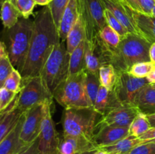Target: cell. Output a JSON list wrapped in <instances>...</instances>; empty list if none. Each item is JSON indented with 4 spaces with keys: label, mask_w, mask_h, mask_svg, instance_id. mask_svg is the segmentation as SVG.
I'll use <instances>...</instances> for the list:
<instances>
[{
    "label": "cell",
    "mask_w": 155,
    "mask_h": 154,
    "mask_svg": "<svg viewBox=\"0 0 155 154\" xmlns=\"http://www.w3.org/2000/svg\"><path fill=\"white\" fill-rule=\"evenodd\" d=\"M155 68V63L151 61L136 63L130 68V72L137 78H146Z\"/></svg>",
    "instance_id": "cell-33"
},
{
    "label": "cell",
    "mask_w": 155,
    "mask_h": 154,
    "mask_svg": "<svg viewBox=\"0 0 155 154\" xmlns=\"http://www.w3.org/2000/svg\"><path fill=\"white\" fill-rule=\"evenodd\" d=\"M102 2L105 8L120 22L129 33L139 35L128 7L124 2L120 0H102Z\"/></svg>",
    "instance_id": "cell-16"
},
{
    "label": "cell",
    "mask_w": 155,
    "mask_h": 154,
    "mask_svg": "<svg viewBox=\"0 0 155 154\" xmlns=\"http://www.w3.org/2000/svg\"><path fill=\"white\" fill-rule=\"evenodd\" d=\"M52 103H48L45 107V116L39 135V149L41 154L58 153V148L61 138L57 132L54 121L52 119L51 105Z\"/></svg>",
    "instance_id": "cell-10"
},
{
    "label": "cell",
    "mask_w": 155,
    "mask_h": 154,
    "mask_svg": "<svg viewBox=\"0 0 155 154\" xmlns=\"http://www.w3.org/2000/svg\"><path fill=\"white\" fill-rule=\"evenodd\" d=\"M110 52L96 38L92 42L86 40L85 48V66L86 70L98 75L99 69L102 66L110 63Z\"/></svg>",
    "instance_id": "cell-12"
},
{
    "label": "cell",
    "mask_w": 155,
    "mask_h": 154,
    "mask_svg": "<svg viewBox=\"0 0 155 154\" xmlns=\"http://www.w3.org/2000/svg\"><path fill=\"white\" fill-rule=\"evenodd\" d=\"M12 2L14 3V4H15V2H16V0H12Z\"/></svg>",
    "instance_id": "cell-49"
},
{
    "label": "cell",
    "mask_w": 155,
    "mask_h": 154,
    "mask_svg": "<svg viewBox=\"0 0 155 154\" xmlns=\"http://www.w3.org/2000/svg\"><path fill=\"white\" fill-rule=\"evenodd\" d=\"M85 78L86 69L68 75L54 91L53 98L64 110L92 108L86 95Z\"/></svg>",
    "instance_id": "cell-5"
},
{
    "label": "cell",
    "mask_w": 155,
    "mask_h": 154,
    "mask_svg": "<svg viewBox=\"0 0 155 154\" xmlns=\"http://www.w3.org/2000/svg\"><path fill=\"white\" fill-rule=\"evenodd\" d=\"M151 128L146 115L139 112L129 127V133L130 135L139 137Z\"/></svg>",
    "instance_id": "cell-30"
},
{
    "label": "cell",
    "mask_w": 155,
    "mask_h": 154,
    "mask_svg": "<svg viewBox=\"0 0 155 154\" xmlns=\"http://www.w3.org/2000/svg\"><path fill=\"white\" fill-rule=\"evenodd\" d=\"M18 154H41L39 149V137L31 143L24 146Z\"/></svg>",
    "instance_id": "cell-40"
},
{
    "label": "cell",
    "mask_w": 155,
    "mask_h": 154,
    "mask_svg": "<svg viewBox=\"0 0 155 154\" xmlns=\"http://www.w3.org/2000/svg\"><path fill=\"white\" fill-rule=\"evenodd\" d=\"M151 44L140 35L129 33L121 39L117 48L110 53V64L119 72H129L136 63L151 61L149 50Z\"/></svg>",
    "instance_id": "cell-2"
},
{
    "label": "cell",
    "mask_w": 155,
    "mask_h": 154,
    "mask_svg": "<svg viewBox=\"0 0 155 154\" xmlns=\"http://www.w3.org/2000/svg\"><path fill=\"white\" fill-rule=\"evenodd\" d=\"M85 85H86V91L89 99L90 105L93 109L95 99L98 95L101 83H100L98 75L89 72L86 70V78H85Z\"/></svg>",
    "instance_id": "cell-29"
},
{
    "label": "cell",
    "mask_w": 155,
    "mask_h": 154,
    "mask_svg": "<svg viewBox=\"0 0 155 154\" xmlns=\"http://www.w3.org/2000/svg\"><path fill=\"white\" fill-rule=\"evenodd\" d=\"M34 2H36V5H39L42 6H46L49 4L50 0H34Z\"/></svg>",
    "instance_id": "cell-46"
},
{
    "label": "cell",
    "mask_w": 155,
    "mask_h": 154,
    "mask_svg": "<svg viewBox=\"0 0 155 154\" xmlns=\"http://www.w3.org/2000/svg\"><path fill=\"white\" fill-rule=\"evenodd\" d=\"M80 15L78 1L69 0L68 5L64 11L58 29V34L61 41H66L68 33L75 24Z\"/></svg>",
    "instance_id": "cell-20"
},
{
    "label": "cell",
    "mask_w": 155,
    "mask_h": 154,
    "mask_svg": "<svg viewBox=\"0 0 155 154\" xmlns=\"http://www.w3.org/2000/svg\"><path fill=\"white\" fill-rule=\"evenodd\" d=\"M152 16L155 17V5L154 7V9H153V11H152Z\"/></svg>",
    "instance_id": "cell-48"
},
{
    "label": "cell",
    "mask_w": 155,
    "mask_h": 154,
    "mask_svg": "<svg viewBox=\"0 0 155 154\" xmlns=\"http://www.w3.org/2000/svg\"><path fill=\"white\" fill-rule=\"evenodd\" d=\"M98 38L110 53L117 48L121 41L120 35L108 25L105 26L99 32Z\"/></svg>",
    "instance_id": "cell-28"
},
{
    "label": "cell",
    "mask_w": 155,
    "mask_h": 154,
    "mask_svg": "<svg viewBox=\"0 0 155 154\" xmlns=\"http://www.w3.org/2000/svg\"><path fill=\"white\" fill-rule=\"evenodd\" d=\"M55 154H58V153H55Z\"/></svg>",
    "instance_id": "cell-52"
},
{
    "label": "cell",
    "mask_w": 155,
    "mask_h": 154,
    "mask_svg": "<svg viewBox=\"0 0 155 154\" xmlns=\"http://www.w3.org/2000/svg\"><path fill=\"white\" fill-rule=\"evenodd\" d=\"M139 138L143 142L155 141V127H151L145 134L141 135Z\"/></svg>",
    "instance_id": "cell-41"
},
{
    "label": "cell",
    "mask_w": 155,
    "mask_h": 154,
    "mask_svg": "<svg viewBox=\"0 0 155 154\" xmlns=\"http://www.w3.org/2000/svg\"><path fill=\"white\" fill-rule=\"evenodd\" d=\"M17 97L18 95L12 104L0 113V143L15 128L24 113L16 107Z\"/></svg>",
    "instance_id": "cell-17"
},
{
    "label": "cell",
    "mask_w": 155,
    "mask_h": 154,
    "mask_svg": "<svg viewBox=\"0 0 155 154\" xmlns=\"http://www.w3.org/2000/svg\"><path fill=\"white\" fill-rule=\"evenodd\" d=\"M128 154H155V141L142 142Z\"/></svg>",
    "instance_id": "cell-39"
},
{
    "label": "cell",
    "mask_w": 155,
    "mask_h": 154,
    "mask_svg": "<svg viewBox=\"0 0 155 154\" xmlns=\"http://www.w3.org/2000/svg\"><path fill=\"white\" fill-rule=\"evenodd\" d=\"M153 85H154V87H155V84H152Z\"/></svg>",
    "instance_id": "cell-50"
},
{
    "label": "cell",
    "mask_w": 155,
    "mask_h": 154,
    "mask_svg": "<svg viewBox=\"0 0 155 154\" xmlns=\"http://www.w3.org/2000/svg\"><path fill=\"white\" fill-rule=\"evenodd\" d=\"M61 42L48 5L36 13L33 20L30 48L21 74L22 80L40 75L41 70L57 44Z\"/></svg>",
    "instance_id": "cell-1"
},
{
    "label": "cell",
    "mask_w": 155,
    "mask_h": 154,
    "mask_svg": "<svg viewBox=\"0 0 155 154\" xmlns=\"http://www.w3.org/2000/svg\"><path fill=\"white\" fill-rule=\"evenodd\" d=\"M128 9L139 35L151 44L155 42V17L136 11L130 7Z\"/></svg>",
    "instance_id": "cell-18"
},
{
    "label": "cell",
    "mask_w": 155,
    "mask_h": 154,
    "mask_svg": "<svg viewBox=\"0 0 155 154\" xmlns=\"http://www.w3.org/2000/svg\"><path fill=\"white\" fill-rule=\"evenodd\" d=\"M8 55L7 48H6V45L5 42L0 41V59L3 58V57H6Z\"/></svg>",
    "instance_id": "cell-42"
},
{
    "label": "cell",
    "mask_w": 155,
    "mask_h": 154,
    "mask_svg": "<svg viewBox=\"0 0 155 154\" xmlns=\"http://www.w3.org/2000/svg\"><path fill=\"white\" fill-rule=\"evenodd\" d=\"M53 96L45 88L40 75L21 82V89L17 97L16 107L25 113L30 109L53 101Z\"/></svg>",
    "instance_id": "cell-7"
},
{
    "label": "cell",
    "mask_w": 155,
    "mask_h": 154,
    "mask_svg": "<svg viewBox=\"0 0 155 154\" xmlns=\"http://www.w3.org/2000/svg\"><path fill=\"white\" fill-rule=\"evenodd\" d=\"M139 113V110L136 107L120 106L113 109L104 116H101L98 125L130 127Z\"/></svg>",
    "instance_id": "cell-13"
},
{
    "label": "cell",
    "mask_w": 155,
    "mask_h": 154,
    "mask_svg": "<svg viewBox=\"0 0 155 154\" xmlns=\"http://www.w3.org/2000/svg\"><path fill=\"white\" fill-rule=\"evenodd\" d=\"M101 116L92 108L64 110L63 135L83 137L92 140Z\"/></svg>",
    "instance_id": "cell-6"
},
{
    "label": "cell",
    "mask_w": 155,
    "mask_h": 154,
    "mask_svg": "<svg viewBox=\"0 0 155 154\" xmlns=\"http://www.w3.org/2000/svg\"><path fill=\"white\" fill-rule=\"evenodd\" d=\"M130 134L129 127L98 125L92 141L97 148L109 146L119 141Z\"/></svg>",
    "instance_id": "cell-14"
},
{
    "label": "cell",
    "mask_w": 155,
    "mask_h": 154,
    "mask_svg": "<svg viewBox=\"0 0 155 154\" xmlns=\"http://www.w3.org/2000/svg\"><path fill=\"white\" fill-rule=\"evenodd\" d=\"M70 54L66 41H61L54 46L40 72L47 90L52 95L69 75Z\"/></svg>",
    "instance_id": "cell-4"
},
{
    "label": "cell",
    "mask_w": 155,
    "mask_h": 154,
    "mask_svg": "<svg viewBox=\"0 0 155 154\" xmlns=\"http://www.w3.org/2000/svg\"><path fill=\"white\" fill-rule=\"evenodd\" d=\"M21 82H22V76H21V72L17 69H14L12 73L6 79L4 88L18 94L21 89Z\"/></svg>",
    "instance_id": "cell-34"
},
{
    "label": "cell",
    "mask_w": 155,
    "mask_h": 154,
    "mask_svg": "<svg viewBox=\"0 0 155 154\" xmlns=\"http://www.w3.org/2000/svg\"><path fill=\"white\" fill-rule=\"evenodd\" d=\"M146 78L150 84H155V68Z\"/></svg>",
    "instance_id": "cell-44"
},
{
    "label": "cell",
    "mask_w": 155,
    "mask_h": 154,
    "mask_svg": "<svg viewBox=\"0 0 155 154\" xmlns=\"http://www.w3.org/2000/svg\"><path fill=\"white\" fill-rule=\"evenodd\" d=\"M84 40H86V28L83 18L80 14L75 24L73 26L67 36L66 45L68 53L71 54Z\"/></svg>",
    "instance_id": "cell-23"
},
{
    "label": "cell",
    "mask_w": 155,
    "mask_h": 154,
    "mask_svg": "<svg viewBox=\"0 0 155 154\" xmlns=\"http://www.w3.org/2000/svg\"><path fill=\"white\" fill-rule=\"evenodd\" d=\"M149 56L151 61L155 63V42L151 44V47H150Z\"/></svg>",
    "instance_id": "cell-43"
},
{
    "label": "cell",
    "mask_w": 155,
    "mask_h": 154,
    "mask_svg": "<svg viewBox=\"0 0 155 154\" xmlns=\"http://www.w3.org/2000/svg\"><path fill=\"white\" fill-rule=\"evenodd\" d=\"M121 105L115 96L114 91L108 90L104 86H100L98 95L95 99L93 109L101 116Z\"/></svg>",
    "instance_id": "cell-21"
},
{
    "label": "cell",
    "mask_w": 155,
    "mask_h": 154,
    "mask_svg": "<svg viewBox=\"0 0 155 154\" xmlns=\"http://www.w3.org/2000/svg\"><path fill=\"white\" fill-rule=\"evenodd\" d=\"M48 103L51 102L39 104L24 113L20 137L26 144H30L39 137L45 116V107Z\"/></svg>",
    "instance_id": "cell-11"
},
{
    "label": "cell",
    "mask_w": 155,
    "mask_h": 154,
    "mask_svg": "<svg viewBox=\"0 0 155 154\" xmlns=\"http://www.w3.org/2000/svg\"><path fill=\"white\" fill-rule=\"evenodd\" d=\"M120 1H122V0H120Z\"/></svg>",
    "instance_id": "cell-53"
},
{
    "label": "cell",
    "mask_w": 155,
    "mask_h": 154,
    "mask_svg": "<svg viewBox=\"0 0 155 154\" xmlns=\"http://www.w3.org/2000/svg\"><path fill=\"white\" fill-rule=\"evenodd\" d=\"M134 107L145 115L155 113V87L148 84L138 94Z\"/></svg>",
    "instance_id": "cell-22"
},
{
    "label": "cell",
    "mask_w": 155,
    "mask_h": 154,
    "mask_svg": "<svg viewBox=\"0 0 155 154\" xmlns=\"http://www.w3.org/2000/svg\"><path fill=\"white\" fill-rule=\"evenodd\" d=\"M142 142L143 141L139 137L129 134L127 137L121 139L114 144L101 147L100 149H104L111 154H128L133 148Z\"/></svg>",
    "instance_id": "cell-25"
},
{
    "label": "cell",
    "mask_w": 155,
    "mask_h": 154,
    "mask_svg": "<svg viewBox=\"0 0 155 154\" xmlns=\"http://www.w3.org/2000/svg\"><path fill=\"white\" fill-rule=\"evenodd\" d=\"M68 2H69V0H51L49 4L48 5L51 16H52L53 21L58 29L60 25L62 15H63L64 11Z\"/></svg>",
    "instance_id": "cell-32"
},
{
    "label": "cell",
    "mask_w": 155,
    "mask_h": 154,
    "mask_svg": "<svg viewBox=\"0 0 155 154\" xmlns=\"http://www.w3.org/2000/svg\"><path fill=\"white\" fill-rule=\"evenodd\" d=\"M92 154H111V153H109V152H107V151L104 150V149L98 148V149H97Z\"/></svg>",
    "instance_id": "cell-47"
},
{
    "label": "cell",
    "mask_w": 155,
    "mask_h": 154,
    "mask_svg": "<svg viewBox=\"0 0 155 154\" xmlns=\"http://www.w3.org/2000/svg\"><path fill=\"white\" fill-rule=\"evenodd\" d=\"M97 149L93 141L86 137L63 135L58 148V153L92 154Z\"/></svg>",
    "instance_id": "cell-15"
},
{
    "label": "cell",
    "mask_w": 155,
    "mask_h": 154,
    "mask_svg": "<svg viewBox=\"0 0 155 154\" xmlns=\"http://www.w3.org/2000/svg\"><path fill=\"white\" fill-rule=\"evenodd\" d=\"M121 2L133 10L147 15H152L155 5V0H122Z\"/></svg>",
    "instance_id": "cell-31"
},
{
    "label": "cell",
    "mask_w": 155,
    "mask_h": 154,
    "mask_svg": "<svg viewBox=\"0 0 155 154\" xmlns=\"http://www.w3.org/2000/svg\"><path fill=\"white\" fill-rule=\"evenodd\" d=\"M119 72L114 67L112 64H105L99 69L98 78L101 85L108 90L113 91L118 79Z\"/></svg>",
    "instance_id": "cell-27"
},
{
    "label": "cell",
    "mask_w": 155,
    "mask_h": 154,
    "mask_svg": "<svg viewBox=\"0 0 155 154\" xmlns=\"http://www.w3.org/2000/svg\"><path fill=\"white\" fill-rule=\"evenodd\" d=\"M21 18V14L15 5L8 0H3L0 9V18L5 29L13 27Z\"/></svg>",
    "instance_id": "cell-24"
},
{
    "label": "cell",
    "mask_w": 155,
    "mask_h": 154,
    "mask_svg": "<svg viewBox=\"0 0 155 154\" xmlns=\"http://www.w3.org/2000/svg\"><path fill=\"white\" fill-rule=\"evenodd\" d=\"M15 5L19 11L21 18L29 19V17L33 14L36 4L34 0H16Z\"/></svg>",
    "instance_id": "cell-36"
},
{
    "label": "cell",
    "mask_w": 155,
    "mask_h": 154,
    "mask_svg": "<svg viewBox=\"0 0 155 154\" xmlns=\"http://www.w3.org/2000/svg\"><path fill=\"white\" fill-rule=\"evenodd\" d=\"M33 21L21 18L18 22L5 33L8 55L14 68L21 72L30 48Z\"/></svg>",
    "instance_id": "cell-3"
},
{
    "label": "cell",
    "mask_w": 155,
    "mask_h": 154,
    "mask_svg": "<svg viewBox=\"0 0 155 154\" xmlns=\"http://www.w3.org/2000/svg\"><path fill=\"white\" fill-rule=\"evenodd\" d=\"M24 119V113L10 134L0 143V154H18L27 145L21 140V127Z\"/></svg>",
    "instance_id": "cell-19"
},
{
    "label": "cell",
    "mask_w": 155,
    "mask_h": 154,
    "mask_svg": "<svg viewBox=\"0 0 155 154\" xmlns=\"http://www.w3.org/2000/svg\"><path fill=\"white\" fill-rule=\"evenodd\" d=\"M148 84L147 78H137L129 72H120L113 91L121 105L134 107L138 94Z\"/></svg>",
    "instance_id": "cell-9"
},
{
    "label": "cell",
    "mask_w": 155,
    "mask_h": 154,
    "mask_svg": "<svg viewBox=\"0 0 155 154\" xmlns=\"http://www.w3.org/2000/svg\"><path fill=\"white\" fill-rule=\"evenodd\" d=\"M14 69L15 68L11 63L8 56L0 59V88L4 87L6 79Z\"/></svg>",
    "instance_id": "cell-37"
},
{
    "label": "cell",
    "mask_w": 155,
    "mask_h": 154,
    "mask_svg": "<svg viewBox=\"0 0 155 154\" xmlns=\"http://www.w3.org/2000/svg\"><path fill=\"white\" fill-rule=\"evenodd\" d=\"M8 1H11V2H12V0H8Z\"/></svg>",
    "instance_id": "cell-51"
},
{
    "label": "cell",
    "mask_w": 155,
    "mask_h": 154,
    "mask_svg": "<svg viewBox=\"0 0 155 154\" xmlns=\"http://www.w3.org/2000/svg\"><path fill=\"white\" fill-rule=\"evenodd\" d=\"M85 48L86 40L83 41L71 54H70L69 75L86 69L85 66Z\"/></svg>",
    "instance_id": "cell-26"
},
{
    "label": "cell",
    "mask_w": 155,
    "mask_h": 154,
    "mask_svg": "<svg viewBox=\"0 0 155 154\" xmlns=\"http://www.w3.org/2000/svg\"><path fill=\"white\" fill-rule=\"evenodd\" d=\"M80 14L86 28V40L92 42L98 37L99 32L107 26L102 0H77Z\"/></svg>",
    "instance_id": "cell-8"
},
{
    "label": "cell",
    "mask_w": 155,
    "mask_h": 154,
    "mask_svg": "<svg viewBox=\"0 0 155 154\" xmlns=\"http://www.w3.org/2000/svg\"><path fill=\"white\" fill-rule=\"evenodd\" d=\"M104 15H105V19L107 24L109 27H111L113 30H114L118 34L120 35L121 39L124 38L125 36H127L129 34L128 31L126 30L125 27L120 24L119 21L108 10L105 8L104 11Z\"/></svg>",
    "instance_id": "cell-35"
},
{
    "label": "cell",
    "mask_w": 155,
    "mask_h": 154,
    "mask_svg": "<svg viewBox=\"0 0 155 154\" xmlns=\"http://www.w3.org/2000/svg\"><path fill=\"white\" fill-rule=\"evenodd\" d=\"M147 118L148 119V122H149L151 127H155V113H152V114L146 115Z\"/></svg>",
    "instance_id": "cell-45"
},
{
    "label": "cell",
    "mask_w": 155,
    "mask_h": 154,
    "mask_svg": "<svg viewBox=\"0 0 155 154\" xmlns=\"http://www.w3.org/2000/svg\"><path fill=\"white\" fill-rule=\"evenodd\" d=\"M17 95L18 94L11 91L4 87L0 88V113L5 110L12 104Z\"/></svg>",
    "instance_id": "cell-38"
}]
</instances>
